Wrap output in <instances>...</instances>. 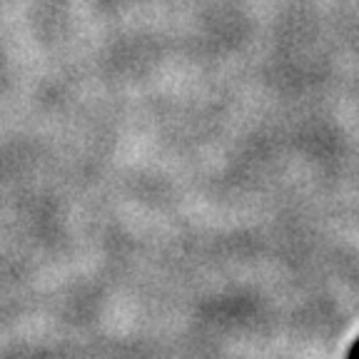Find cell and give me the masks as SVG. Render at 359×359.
<instances>
[{"instance_id": "6da1fadb", "label": "cell", "mask_w": 359, "mask_h": 359, "mask_svg": "<svg viewBox=\"0 0 359 359\" xmlns=\"http://www.w3.org/2000/svg\"><path fill=\"white\" fill-rule=\"evenodd\" d=\"M352 359H359V342H357V347H354V352H352Z\"/></svg>"}]
</instances>
